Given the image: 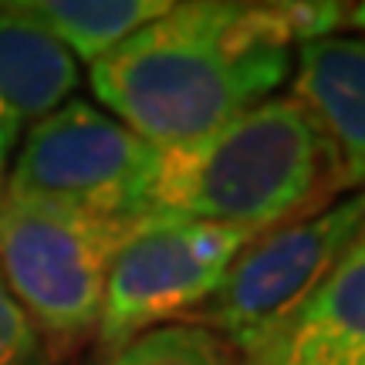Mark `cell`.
I'll use <instances>...</instances> for the list:
<instances>
[{"mask_svg": "<svg viewBox=\"0 0 365 365\" xmlns=\"http://www.w3.org/2000/svg\"><path fill=\"white\" fill-rule=\"evenodd\" d=\"M352 4L196 0L139 27L91 65V91L156 149L193 143L267 102L291 75V48L349 27Z\"/></svg>", "mask_w": 365, "mask_h": 365, "instance_id": "1", "label": "cell"}, {"mask_svg": "<svg viewBox=\"0 0 365 365\" xmlns=\"http://www.w3.org/2000/svg\"><path fill=\"white\" fill-rule=\"evenodd\" d=\"M339 166L291 95L267 98L193 143L159 149L143 213L267 234L322 213Z\"/></svg>", "mask_w": 365, "mask_h": 365, "instance_id": "2", "label": "cell"}, {"mask_svg": "<svg viewBox=\"0 0 365 365\" xmlns=\"http://www.w3.org/2000/svg\"><path fill=\"white\" fill-rule=\"evenodd\" d=\"M156 156V145L115 115L71 98L27 129L4 190L27 207L85 220L145 217L143 200Z\"/></svg>", "mask_w": 365, "mask_h": 365, "instance_id": "3", "label": "cell"}, {"mask_svg": "<svg viewBox=\"0 0 365 365\" xmlns=\"http://www.w3.org/2000/svg\"><path fill=\"white\" fill-rule=\"evenodd\" d=\"M145 217H68L27 207L0 186V281L41 335L78 339L98 325L108 264Z\"/></svg>", "mask_w": 365, "mask_h": 365, "instance_id": "4", "label": "cell"}, {"mask_svg": "<svg viewBox=\"0 0 365 365\" xmlns=\"http://www.w3.org/2000/svg\"><path fill=\"white\" fill-rule=\"evenodd\" d=\"M362 227L365 190H359L322 213L257 234L193 314V325L217 331L240 359L254 355L345 257Z\"/></svg>", "mask_w": 365, "mask_h": 365, "instance_id": "5", "label": "cell"}, {"mask_svg": "<svg viewBox=\"0 0 365 365\" xmlns=\"http://www.w3.org/2000/svg\"><path fill=\"white\" fill-rule=\"evenodd\" d=\"M254 237L240 227L149 213L105 274L95 325L102 349L115 352L180 314L193 318L217 294L230 264Z\"/></svg>", "mask_w": 365, "mask_h": 365, "instance_id": "6", "label": "cell"}, {"mask_svg": "<svg viewBox=\"0 0 365 365\" xmlns=\"http://www.w3.org/2000/svg\"><path fill=\"white\" fill-rule=\"evenodd\" d=\"M291 98L312 115L339 166L341 193L365 190V34H328L294 54Z\"/></svg>", "mask_w": 365, "mask_h": 365, "instance_id": "7", "label": "cell"}, {"mask_svg": "<svg viewBox=\"0 0 365 365\" xmlns=\"http://www.w3.org/2000/svg\"><path fill=\"white\" fill-rule=\"evenodd\" d=\"M78 58L11 4H0V186L31 125L58 112L78 88Z\"/></svg>", "mask_w": 365, "mask_h": 365, "instance_id": "8", "label": "cell"}, {"mask_svg": "<svg viewBox=\"0 0 365 365\" xmlns=\"http://www.w3.org/2000/svg\"><path fill=\"white\" fill-rule=\"evenodd\" d=\"M240 365H365V250H345L298 312Z\"/></svg>", "mask_w": 365, "mask_h": 365, "instance_id": "9", "label": "cell"}, {"mask_svg": "<svg viewBox=\"0 0 365 365\" xmlns=\"http://www.w3.org/2000/svg\"><path fill=\"white\" fill-rule=\"evenodd\" d=\"M14 7L41 24L68 51L95 65L132 38L139 27L170 11L166 0H14Z\"/></svg>", "mask_w": 365, "mask_h": 365, "instance_id": "10", "label": "cell"}, {"mask_svg": "<svg viewBox=\"0 0 365 365\" xmlns=\"http://www.w3.org/2000/svg\"><path fill=\"white\" fill-rule=\"evenodd\" d=\"M102 365H240V355L217 331L182 322L132 339L105 355Z\"/></svg>", "mask_w": 365, "mask_h": 365, "instance_id": "11", "label": "cell"}, {"mask_svg": "<svg viewBox=\"0 0 365 365\" xmlns=\"http://www.w3.org/2000/svg\"><path fill=\"white\" fill-rule=\"evenodd\" d=\"M0 365H51L48 341L0 281Z\"/></svg>", "mask_w": 365, "mask_h": 365, "instance_id": "12", "label": "cell"}, {"mask_svg": "<svg viewBox=\"0 0 365 365\" xmlns=\"http://www.w3.org/2000/svg\"><path fill=\"white\" fill-rule=\"evenodd\" d=\"M349 27H362V34H365V4H352V14H349Z\"/></svg>", "mask_w": 365, "mask_h": 365, "instance_id": "13", "label": "cell"}, {"mask_svg": "<svg viewBox=\"0 0 365 365\" xmlns=\"http://www.w3.org/2000/svg\"><path fill=\"white\" fill-rule=\"evenodd\" d=\"M352 247L365 250V227H362V230H359V237H355V244H352Z\"/></svg>", "mask_w": 365, "mask_h": 365, "instance_id": "14", "label": "cell"}]
</instances>
